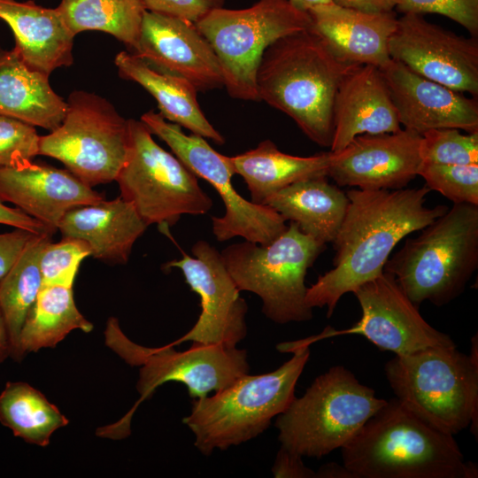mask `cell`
<instances>
[{"mask_svg":"<svg viewBox=\"0 0 478 478\" xmlns=\"http://www.w3.org/2000/svg\"><path fill=\"white\" fill-rule=\"evenodd\" d=\"M429 191L427 186L348 190L350 203L332 242L334 267L307 288V305L312 309L326 306L330 318L344 294L380 275L404 237L421 230L449 209L442 204L426 206Z\"/></svg>","mask_w":478,"mask_h":478,"instance_id":"1","label":"cell"},{"mask_svg":"<svg viewBox=\"0 0 478 478\" xmlns=\"http://www.w3.org/2000/svg\"><path fill=\"white\" fill-rule=\"evenodd\" d=\"M355 66L311 28L297 32L280 38L263 53L256 74L258 96L290 117L310 140L330 148L335 96Z\"/></svg>","mask_w":478,"mask_h":478,"instance_id":"2","label":"cell"},{"mask_svg":"<svg viewBox=\"0 0 478 478\" xmlns=\"http://www.w3.org/2000/svg\"><path fill=\"white\" fill-rule=\"evenodd\" d=\"M356 478H476L453 436L414 415L397 398L386 401L341 448Z\"/></svg>","mask_w":478,"mask_h":478,"instance_id":"3","label":"cell"},{"mask_svg":"<svg viewBox=\"0 0 478 478\" xmlns=\"http://www.w3.org/2000/svg\"><path fill=\"white\" fill-rule=\"evenodd\" d=\"M306 339L281 344L293 356L276 370L245 374L212 397L195 398L182 421L204 455L225 451L263 433L273 418L283 412L295 397L297 382L310 357Z\"/></svg>","mask_w":478,"mask_h":478,"instance_id":"4","label":"cell"},{"mask_svg":"<svg viewBox=\"0 0 478 478\" xmlns=\"http://www.w3.org/2000/svg\"><path fill=\"white\" fill-rule=\"evenodd\" d=\"M478 341L470 355L456 346L396 355L384 372L397 399L418 418L447 435L467 427L477 437Z\"/></svg>","mask_w":478,"mask_h":478,"instance_id":"5","label":"cell"},{"mask_svg":"<svg viewBox=\"0 0 478 478\" xmlns=\"http://www.w3.org/2000/svg\"><path fill=\"white\" fill-rule=\"evenodd\" d=\"M477 266L478 205L460 203L406 240L383 271L417 306H443L461 295Z\"/></svg>","mask_w":478,"mask_h":478,"instance_id":"6","label":"cell"},{"mask_svg":"<svg viewBox=\"0 0 478 478\" xmlns=\"http://www.w3.org/2000/svg\"><path fill=\"white\" fill-rule=\"evenodd\" d=\"M386 401L349 369L332 366L277 416L281 447L302 457L326 456L344 446Z\"/></svg>","mask_w":478,"mask_h":478,"instance_id":"7","label":"cell"},{"mask_svg":"<svg viewBox=\"0 0 478 478\" xmlns=\"http://www.w3.org/2000/svg\"><path fill=\"white\" fill-rule=\"evenodd\" d=\"M325 248L290 221L268 244L245 240L228 245L220 255L237 289L259 297L267 319L287 324L312 319V308L305 302V276Z\"/></svg>","mask_w":478,"mask_h":478,"instance_id":"8","label":"cell"},{"mask_svg":"<svg viewBox=\"0 0 478 478\" xmlns=\"http://www.w3.org/2000/svg\"><path fill=\"white\" fill-rule=\"evenodd\" d=\"M195 25L219 59L229 96L259 101L256 74L263 53L280 38L310 29L312 19L289 0H258L245 9H214Z\"/></svg>","mask_w":478,"mask_h":478,"instance_id":"9","label":"cell"},{"mask_svg":"<svg viewBox=\"0 0 478 478\" xmlns=\"http://www.w3.org/2000/svg\"><path fill=\"white\" fill-rule=\"evenodd\" d=\"M128 152L115 180L120 197L134 205L147 226L167 228L181 215L207 213L213 202L198 177L160 147L142 120H128Z\"/></svg>","mask_w":478,"mask_h":478,"instance_id":"10","label":"cell"},{"mask_svg":"<svg viewBox=\"0 0 478 478\" xmlns=\"http://www.w3.org/2000/svg\"><path fill=\"white\" fill-rule=\"evenodd\" d=\"M128 147V120L102 96L76 90L67 99L62 123L40 136L39 155L59 160L93 188L116 180Z\"/></svg>","mask_w":478,"mask_h":478,"instance_id":"11","label":"cell"},{"mask_svg":"<svg viewBox=\"0 0 478 478\" xmlns=\"http://www.w3.org/2000/svg\"><path fill=\"white\" fill-rule=\"evenodd\" d=\"M141 120L163 140L173 154L198 178L208 181L221 197L225 213L212 217V233L219 242L240 236L252 243L268 244L287 228L286 220L267 205L243 198L233 187L235 175L230 157L212 149L200 135L184 134L181 127L149 111Z\"/></svg>","mask_w":478,"mask_h":478,"instance_id":"12","label":"cell"},{"mask_svg":"<svg viewBox=\"0 0 478 478\" xmlns=\"http://www.w3.org/2000/svg\"><path fill=\"white\" fill-rule=\"evenodd\" d=\"M191 251L193 257L182 251L181 258L165 265L167 269L181 271L186 283L199 296L201 305V313L192 328L171 344L191 341L236 347L247 335V303L216 248L199 240Z\"/></svg>","mask_w":478,"mask_h":478,"instance_id":"13","label":"cell"},{"mask_svg":"<svg viewBox=\"0 0 478 478\" xmlns=\"http://www.w3.org/2000/svg\"><path fill=\"white\" fill-rule=\"evenodd\" d=\"M358 301L360 320L347 329H326L313 339L339 335L365 336L379 349L406 355L430 347L456 346L445 333L433 328L420 315L393 275L382 272L353 292Z\"/></svg>","mask_w":478,"mask_h":478,"instance_id":"14","label":"cell"},{"mask_svg":"<svg viewBox=\"0 0 478 478\" xmlns=\"http://www.w3.org/2000/svg\"><path fill=\"white\" fill-rule=\"evenodd\" d=\"M389 54L417 74L460 93L478 96V42L405 13L397 18Z\"/></svg>","mask_w":478,"mask_h":478,"instance_id":"15","label":"cell"},{"mask_svg":"<svg viewBox=\"0 0 478 478\" xmlns=\"http://www.w3.org/2000/svg\"><path fill=\"white\" fill-rule=\"evenodd\" d=\"M137 366L139 402L168 382L183 383L193 398L203 397L229 387L250 370L245 350L203 343H192L184 351H175L171 343L145 347Z\"/></svg>","mask_w":478,"mask_h":478,"instance_id":"16","label":"cell"},{"mask_svg":"<svg viewBox=\"0 0 478 478\" xmlns=\"http://www.w3.org/2000/svg\"><path fill=\"white\" fill-rule=\"evenodd\" d=\"M421 135L401 128L394 133L361 135L332 152L328 176L339 186L399 189L418 174Z\"/></svg>","mask_w":478,"mask_h":478,"instance_id":"17","label":"cell"},{"mask_svg":"<svg viewBox=\"0 0 478 478\" xmlns=\"http://www.w3.org/2000/svg\"><path fill=\"white\" fill-rule=\"evenodd\" d=\"M134 50L152 67L187 80L197 91L224 85L214 50L191 21L146 10Z\"/></svg>","mask_w":478,"mask_h":478,"instance_id":"18","label":"cell"},{"mask_svg":"<svg viewBox=\"0 0 478 478\" xmlns=\"http://www.w3.org/2000/svg\"><path fill=\"white\" fill-rule=\"evenodd\" d=\"M380 71L405 129L419 135L436 128L478 131L476 98L424 78L393 59Z\"/></svg>","mask_w":478,"mask_h":478,"instance_id":"19","label":"cell"},{"mask_svg":"<svg viewBox=\"0 0 478 478\" xmlns=\"http://www.w3.org/2000/svg\"><path fill=\"white\" fill-rule=\"evenodd\" d=\"M103 199L67 169L33 162L0 168V201L14 204L53 233L68 211Z\"/></svg>","mask_w":478,"mask_h":478,"instance_id":"20","label":"cell"},{"mask_svg":"<svg viewBox=\"0 0 478 478\" xmlns=\"http://www.w3.org/2000/svg\"><path fill=\"white\" fill-rule=\"evenodd\" d=\"M333 125L332 152L343 149L358 135L402 128L380 68L358 66L344 75L335 96Z\"/></svg>","mask_w":478,"mask_h":478,"instance_id":"21","label":"cell"},{"mask_svg":"<svg viewBox=\"0 0 478 478\" xmlns=\"http://www.w3.org/2000/svg\"><path fill=\"white\" fill-rule=\"evenodd\" d=\"M307 12L312 19L311 29L344 62L381 68L391 59L389 41L397 25L393 12H365L333 3Z\"/></svg>","mask_w":478,"mask_h":478,"instance_id":"22","label":"cell"},{"mask_svg":"<svg viewBox=\"0 0 478 478\" xmlns=\"http://www.w3.org/2000/svg\"><path fill=\"white\" fill-rule=\"evenodd\" d=\"M0 19L13 33V50L30 69L50 76L57 68L73 64L75 35L58 7L0 0Z\"/></svg>","mask_w":478,"mask_h":478,"instance_id":"23","label":"cell"},{"mask_svg":"<svg viewBox=\"0 0 478 478\" xmlns=\"http://www.w3.org/2000/svg\"><path fill=\"white\" fill-rule=\"evenodd\" d=\"M147 224L134 205L120 196L68 211L59 222L62 237L78 238L90 248L91 257L108 264H126Z\"/></svg>","mask_w":478,"mask_h":478,"instance_id":"24","label":"cell"},{"mask_svg":"<svg viewBox=\"0 0 478 478\" xmlns=\"http://www.w3.org/2000/svg\"><path fill=\"white\" fill-rule=\"evenodd\" d=\"M66 110L67 102L50 87L49 76L30 69L13 49L0 48V115L50 132Z\"/></svg>","mask_w":478,"mask_h":478,"instance_id":"25","label":"cell"},{"mask_svg":"<svg viewBox=\"0 0 478 478\" xmlns=\"http://www.w3.org/2000/svg\"><path fill=\"white\" fill-rule=\"evenodd\" d=\"M328 176L309 178L290 184L269 197L264 205L286 221L323 243H332L344 219L350 200Z\"/></svg>","mask_w":478,"mask_h":478,"instance_id":"26","label":"cell"},{"mask_svg":"<svg viewBox=\"0 0 478 478\" xmlns=\"http://www.w3.org/2000/svg\"><path fill=\"white\" fill-rule=\"evenodd\" d=\"M115 65L123 78L140 84L156 99L164 119L218 144L225 143L202 112L197 90L189 81L152 67L134 53H118Z\"/></svg>","mask_w":478,"mask_h":478,"instance_id":"27","label":"cell"},{"mask_svg":"<svg viewBox=\"0 0 478 478\" xmlns=\"http://www.w3.org/2000/svg\"><path fill=\"white\" fill-rule=\"evenodd\" d=\"M235 174L243 180L251 202L263 204L278 190L297 181L328 176L331 151L309 157L293 156L278 150L270 140L256 148L230 157Z\"/></svg>","mask_w":478,"mask_h":478,"instance_id":"28","label":"cell"},{"mask_svg":"<svg viewBox=\"0 0 478 478\" xmlns=\"http://www.w3.org/2000/svg\"><path fill=\"white\" fill-rule=\"evenodd\" d=\"M74 329L89 333L93 324L77 308L73 287L42 286L21 329V353L55 347Z\"/></svg>","mask_w":478,"mask_h":478,"instance_id":"29","label":"cell"},{"mask_svg":"<svg viewBox=\"0 0 478 478\" xmlns=\"http://www.w3.org/2000/svg\"><path fill=\"white\" fill-rule=\"evenodd\" d=\"M51 238L50 234L35 235L12 267L0 280V310L8 330L10 356L16 361H20L24 357L19 345L21 329L42 284L40 254Z\"/></svg>","mask_w":478,"mask_h":478,"instance_id":"30","label":"cell"},{"mask_svg":"<svg viewBox=\"0 0 478 478\" xmlns=\"http://www.w3.org/2000/svg\"><path fill=\"white\" fill-rule=\"evenodd\" d=\"M0 422L14 436L47 446L51 435L68 424L58 407L37 389L22 382H8L0 394Z\"/></svg>","mask_w":478,"mask_h":478,"instance_id":"31","label":"cell"},{"mask_svg":"<svg viewBox=\"0 0 478 478\" xmlns=\"http://www.w3.org/2000/svg\"><path fill=\"white\" fill-rule=\"evenodd\" d=\"M76 35L98 30L135 48L145 7L140 0H62L58 6Z\"/></svg>","mask_w":478,"mask_h":478,"instance_id":"32","label":"cell"},{"mask_svg":"<svg viewBox=\"0 0 478 478\" xmlns=\"http://www.w3.org/2000/svg\"><path fill=\"white\" fill-rule=\"evenodd\" d=\"M420 135L419 153L422 162L478 164V131L462 134L458 128H436Z\"/></svg>","mask_w":478,"mask_h":478,"instance_id":"33","label":"cell"},{"mask_svg":"<svg viewBox=\"0 0 478 478\" xmlns=\"http://www.w3.org/2000/svg\"><path fill=\"white\" fill-rule=\"evenodd\" d=\"M418 175L430 190L441 193L454 204L478 205V164L421 162Z\"/></svg>","mask_w":478,"mask_h":478,"instance_id":"34","label":"cell"},{"mask_svg":"<svg viewBox=\"0 0 478 478\" xmlns=\"http://www.w3.org/2000/svg\"><path fill=\"white\" fill-rule=\"evenodd\" d=\"M90 255L89 246L81 239L62 237L58 243L50 241L39 258L42 286L73 287L81 262Z\"/></svg>","mask_w":478,"mask_h":478,"instance_id":"35","label":"cell"},{"mask_svg":"<svg viewBox=\"0 0 478 478\" xmlns=\"http://www.w3.org/2000/svg\"><path fill=\"white\" fill-rule=\"evenodd\" d=\"M39 140L34 126L0 115V168L19 167L39 155Z\"/></svg>","mask_w":478,"mask_h":478,"instance_id":"36","label":"cell"},{"mask_svg":"<svg viewBox=\"0 0 478 478\" xmlns=\"http://www.w3.org/2000/svg\"><path fill=\"white\" fill-rule=\"evenodd\" d=\"M399 12L413 14L436 13L451 19L472 35H478V0H395Z\"/></svg>","mask_w":478,"mask_h":478,"instance_id":"37","label":"cell"},{"mask_svg":"<svg viewBox=\"0 0 478 478\" xmlns=\"http://www.w3.org/2000/svg\"><path fill=\"white\" fill-rule=\"evenodd\" d=\"M147 11L181 18L193 23L223 6L225 0H140Z\"/></svg>","mask_w":478,"mask_h":478,"instance_id":"38","label":"cell"},{"mask_svg":"<svg viewBox=\"0 0 478 478\" xmlns=\"http://www.w3.org/2000/svg\"><path fill=\"white\" fill-rule=\"evenodd\" d=\"M35 235L22 228L0 234V280L12 267Z\"/></svg>","mask_w":478,"mask_h":478,"instance_id":"39","label":"cell"},{"mask_svg":"<svg viewBox=\"0 0 478 478\" xmlns=\"http://www.w3.org/2000/svg\"><path fill=\"white\" fill-rule=\"evenodd\" d=\"M272 473L276 478H316V472L304 464L302 456L283 447L276 455Z\"/></svg>","mask_w":478,"mask_h":478,"instance_id":"40","label":"cell"},{"mask_svg":"<svg viewBox=\"0 0 478 478\" xmlns=\"http://www.w3.org/2000/svg\"><path fill=\"white\" fill-rule=\"evenodd\" d=\"M0 224L22 228L36 235H54L45 225L17 207H10L0 201Z\"/></svg>","mask_w":478,"mask_h":478,"instance_id":"41","label":"cell"},{"mask_svg":"<svg viewBox=\"0 0 478 478\" xmlns=\"http://www.w3.org/2000/svg\"><path fill=\"white\" fill-rule=\"evenodd\" d=\"M338 6L365 12H389L395 9V0H331Z\"/></svg>","mask_w":478,"mask_h":478,"instance_id":"42","label":"cell"},{"mask_svg":"<svg viewBox=\"0 0 478 478\" xmlns=\"http://www.w3.org/2000/svg\"><path fill=\"white\" fill-rule=\"evenodd\" d=\"M318 478H356L355 475L343 464V466L330 462L324 464L316 472Z\"/></svg>","mask_w":478,"mask_h":478,"instance_id":"43","label":"cell"},{"mask_svg":"<svg viewBox=\"0 0 478 478\" xmlns=\"http://www.w3.org/2000/svg\"><path fill=\"white\" fill-rule=\"evenodd\" d=\"M11 354V343L5 320L0 310V363Z\"/></svg>","mask_w":478,"mask_h":478,"instance_id":"44","label":"cell"},{"mask_svg":"<svg viewBox=\"0 0 478 478\" xmlns=\"http://www.w3.org/2000/svg\"><path fill=\"white\" fill-rule=\"evenodd\" d=\"M291 3H293L297 7L305 10L309 11L310 9L321 5V4H331V0H289Z\"/></svg>","mask_w":478,"mask_h":478,"instance_id":"45","label":"cell"}]
</instances>
